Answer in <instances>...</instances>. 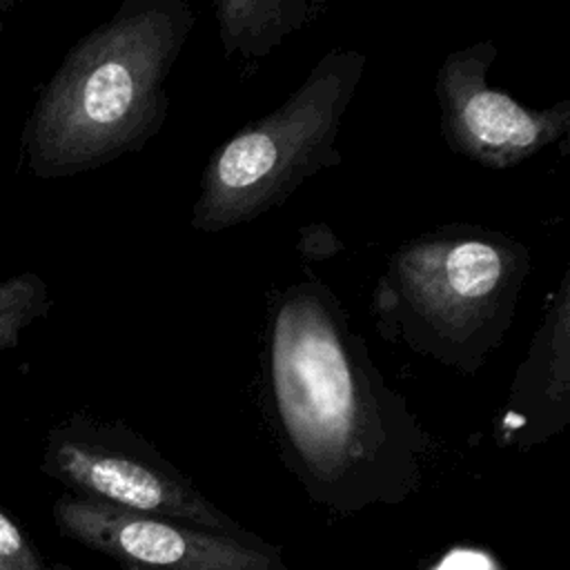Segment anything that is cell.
<instances>
[{
	"label": "cell",
	"instance_id": "9c48e42d",
	"mask_svg": "<svg viewBox=\"0 0 570 570\" xmlns=\"http://www.w3.org/2000/svg\"><path fill=\"white\" fill-rule=\"evenodd\" d=\"M218 38L227 58H265L287 36L314 22L327 4L316 0H218Z\"/></svg>",
	"mask_w": 570,
	"mask_h": 570
},
{
	"label": "cell",
	"instance_id": "ba28073f",
	"mask_svg": "<svg viewBox=\"0 0 570 570\" xmlns=\"http://www.w3.org/2000/svg\"><path fill=\"white\" fill-rule=\"evenodd\" d=\"M570 421V269L548 294L543 318L494 416L503 445H537Z\"/></svg>",
	"mask_w": 570,
	"mask_h": 570
},
{
	"label": "cell",
	"instance_id": "30bf717a",
	"mask_svg": "<svg viewBox=\"0 0 570 570\" xmlns=\"http://www.w3.org/2000/svg\"><path fill=\"white\" fill-rule=\"evenodd\" d=\"M47 283L33 274L22 272L0 283V352L18 343L20 332L49 309Z\"/></svg>",
	"mask_w": 570,
	"mask_h": 570
},
{
	"label": "cell",
	"instance_id": "6da1fadb",
	"mask_svg": "<svg viewBox=\"0 0 570 570\" xmlns=\"http://www.w3.org/2000/svg\"><path fill=\"white\" fill-rule=\"evenodd\" d=\"M265 401L287 459L323 490L412 465L428 443L341 301L316 278L289 285L274 305Z\"/></svg>",
	"mask_w": 570,
	"mask_h": 570
},
{
	"label": "cell",
	"instance_id": "3957f363",
	"mask_svg": "<svg viewBox=\"0 0 570 570\" xmlns=\"http://www.w3.org/2000/svg\"><path fill=\"white\" fill-rule=\"evenodd\" d=\"M530 269L528 247L503 232H425L392 252L374 285L376 332L472 376L503 343Z\"/></svg>",
	"mask_w": 570,
	"mask_h": 570
},
{
	"label": "cell",
	"instance_id": "7a4b0ae2",
	"mask_svg": "<svg viewBox=\"0 0 570 570\" xmlns=\"http://www.w3.org/2000/svg\"><path fill=\"white\" fill-rule=\"evenodd\" d=\"M194 24L183 0H125L78 40L24 125L29 171L67 178L142 149L165 125V82Z\"/></svg>",
	"mask_w": 570,
	"mask_h": 570
},
{
	"label": "cell",
	"instance_id": "52a82bcc",
	"mask_svg": "<svg viewBox=\"0 0 570 570\" xmlns=\"http://www.w3.org/2000/svg\"><path fill=\"white\" fill-rule=\"evenodd\" d=\"M53 517L71 539L147 570H285L232 534L127 512L80 494L58 499Z\"/></svg>",
	"mask_w": 570,
	"mask_h": 570
},
{
	"label": "cell",
	"instance_id": "8fae6325",
	"mask_svg": "<svg viewBox=\"0 0 570 570\" xmlns=\"http://www.w3.org/2000/svg\"><path fill=\"white\" fill-rule=\"evenodd\" d=\"M0 570H45L38 552L16 525V521L0 510Z\"/></svg>",
	"mask_w": 570,
	"mask_h": 570
},
{
	"label": "cell",
	"instance_id": "5b68a950",
	"mask_svg": "<svg viewBox=\"0 0 570 570\" xmlns=\"http://www.w3.org/2000/svg\"><path fill=\"white\" fill-rule=\"evenodd\" d=\"M45 472L107 505L234 534L238 525L183 479L145 439L118 423L71 414L45 445Z\"/></svg>",
	"mask_w": 570,
	"mask_h": 570
},
{
	"label": "cell",
	"instance_id": "8992f818",
	"mask_svg": "<svg viewBox=\"0 0 570 570\" xmlns=\"http://www.w3.org/2000/svg\"><path fill=\"white\" fill-rule=\"evenodd\" d=\"M499 49L479 40L452 51L439 67L434 94L445 145L483 167L508 169L554 145L570 129V100L528 107L488 85Z\"/></svg>",
	"mask_w": 570,
	"mask_h": 570
},
{
	"label": "cell",
	"instance_id": "7c38bea8",
	"mask_svg": "<svg viewBox=\"0 0 570 570\" xmlns=\"http://www.w3.org/2000/svg\"><path fill=\"white\" fill-rule=\"evenodd\" d=\"M439 570H494L485 557L474 552H456Z\"/></svg>",
	"mask_w": 570,
	"mask_h": 570
},
{
	"label": "cell",
	"instance_id": "277c9868",
	"mask_svg": "<svg viewBox=\"0 0 570 570\" xmlns=\"http://www.w3.org/2000/svg\"><path fill=\"white\" fill-rule=\"evenodd\" d=\"M367 56L327 51L274 111L247 122L209 156L191 207L196 232H223L283 205L307 178L343 163L341 120Z\"/></svg>",
	"mask_w": 570,
	"mask_h": 570
}]
</instances>
